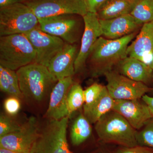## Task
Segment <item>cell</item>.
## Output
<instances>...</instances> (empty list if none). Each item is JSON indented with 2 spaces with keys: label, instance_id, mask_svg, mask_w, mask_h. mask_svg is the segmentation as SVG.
Wrapping results in <instances>:
<instances>
[{
  "label": "cell",
  "instance_id": "6da1fadb",
  "mask_svg": "<svg viewBox=\"0 0 153 153\" xmlns=\"http://www.w3.org/2000/svg\"><path fill=\"white\" fill-rule=\"evenodd\" d=\"M136 32L119 39L111 40L100 37L95 42L87 62L91 76L97 77L113 70L127 55V49Z\"/></svg>",
  "mask_w": 153,
  "mask_h": 153
},
{
  "label": "cell",
  "instance_id": "7a4b0ae2",
  "mask_svg": "<svg viewBox=\"0 0 153 153\" xmlns=\"http://www.w3.org/2000/svg\"><path fill=\"white\" fill-rule=\"evenodd\" d=\"M16 72L23 99L35 104L44 102L50 96L58 81L47 67L36 63L22 67Z\"/></svg>",
  "mask_w": 153,
  "mask_h": 153
},
{
  "label": "cell",
  "instance_id": "3957f363",
  "mask_svg": "<svg viewBox=\"0 0 153 153\" xmlns=\"http://www.w3.org/2000/svg\"><path fill=\"white\" fill-rule=\"evenodd\" d=\"M95 129L102 142L116 144L124 147L138 145L137 131L121 115L113 110L97 122Z\"/></svg>",
  "mask_w": 153,
  "mask_h": 153
},
{
  "label": "cell",
  "instance_id": "277c9868",
  "mask_svg": "<svg viewBox=\"0 0 153 153\" xmlns=\"http://www.w3.org/2000/svg\"><path fill=\"white\" fill-rule=\"evenodd\" d=\"M36 51L25 34L0 37V65L17 71L36 63Z\"/></svg>",
  "mask_w": 153,
  "mask_h": 153
},
{
  "label": "cell",
  "instance_id": "5b68a950",
  "mask_svg": "<svg viewBox=\"0 0 153 153\" xmlns=\"http://www.w3.org/2000/svg\"><path fill=\"white\" fill-rule=\"evenodd\" d=\"M69 117L48 119L40 126L30 153H72L68 146L67 129Z\"/></svg>",
  "mask_w": 153,
  "mask_h": 153
},
{
  "label": "cell",
  "instance_id": "8992f818",
  "mask_svg": "<svg viewBox=\"0 0 153 153\" xmlns=\"http://www.w3.org/2000/svg\"><path fill=\"white\" fill-rule=\"evenodd\" d=\"M39 27V20L23 3L0 8V36L26 34Z\"/></svg>",
  "mask_w": 153,
  "mask_h": 153
},
{
  "label": "cell",
  "instance_id": "52a82bcc",
  "mask_svg": "<svg viewBox=\"0 0 153 153\" xmlns=\"http://www.w3.org/2000/svg\"><path fill=\"white\" fill-rule=\"evenodd\" d=\"M23 3L38 19L65 14L82 17L88 12L85 0H26Z\"/></svg>",
  "mask_w": 153,
  "mask_h": 153
},
{
  "label": "cell",
  "instance_id": "ba28073f",
  "mask_svg": "<svg viewBox=\"0 0 153 153\" xmlns=\"http://www.w3.org/2000/svg\"><path fill=\"white\" fill-rule=\"evenodd\" d=\"M76 16L65 14L39 19V28L67 44H76L80 37L81 24Z\"/></svg>",
  "mask_w": 153,
  "mask_h": 153
},
{
  "label": "cell",
  "instance_id": "9c48e42d",
  "mask_svg": "<svg viewBox=\"0 0 153 153\" xmlns=\"http://www.w3.org/2000/svg\"><path fill=\"white\" fill-rule=\"evenodd\" d=\"M110 95L114 100H140L153 90L143 82H137L111 70L105 74Z\"/></svg>",
  "mask_w": 153,
  "mask_h": 153
},
{
  "label": "cell",
  "instance_id": "30bf717a",
  "mask_svg": "<svg viewBox=\"0 0 153 153\" xmlns=\"http://www.w3.org/2000/svg\"><path fill=\"white\" fill-rule=\"evenodd\" d=\"M25 35L36 51V63L46 67L66 43L61 38L45 33L39 27Z\"/></svg>",
  "mask_w": 153,
  "mask_h": 153
},
{
  "label": "cell",
  "instance_id": "8fae6325",
  "mask_svg": "<svg viewBox=\"0 0 153 153\" xmlns=\"http://www.w3.org/2000/svg\"><path fill=\"white\" fill-rule=\"evenodd\" d=\"M40 127L38 119L31 117L25 121L20 130L0 137V147L21 153H30Z\"/></svg>",
  "mask_w": 153,
  "mask_h": 153
},
{
  "label": "cell",
  "instance_id": "7c38bea8",
  "mask_svg": "<svg viewBox=\"0 0 153 153\" xmlns=\"http://www.w3.org/2000/svg\"><path fill=\"white\" fill-rule=\"evenodd\" d=\"M82 19L84 30L80 49L74 63L75 74L80 73L84 70L92 47L97 39L102 36L100 22L96 13L88 12Z\"/></svg>",
  "mask_w": 153,
  "mask_h": 153
},
{
  "label": "cell",
  "instance_id": "4fadbf2b",
  "mask_svg": "<svg viewBox=\"0 0 153 153\" xmlns=\"http://www.w3.org/2000/svg\"><path fill=\"white\" fill-rule=\"evenodd\" d=\"M112 110L121 115L136 130L143 128L152 118L149 107L140 100H114Z\"/></svg>",
  "mask_w": 153,
  "mask_h": 153
},
{
  "label": "cell",
  "instance_id": "5bb4252c",
  "mask_svg": "<svg viewBox=\"0 0 153 153\" xmlns=\"http://www.w3.org/2000/svg\"><path fill=\"white\" fill-rule=\"evenodd\" d=\"M73 82V76L58 80L50 94L49 105L45 114L48 119L60 120L68 117L67 97Z\"/></svg>",
  "mask_w": 153,
  "mask_h": 153
},
{
  "label": "cell",
  "instance_id": "9a60e30c",
  "mask_svg": "<svg viewBox=\"0 0 153 153\" xmlns=\"http://www.w3.org/2000/svg\"><path fill=\"white\" fill-rule=\"evenodd\" d=\"M78 52L76 44L66 43L50 61L47 68L58 80L73 76L75 74L74 63Z\"/></svg>",
  "mask_w": 153,
  "mask_h": 153
},
{
  "label": "cell",
  "instance_id": "2e32d148",
  "mask_svg": "<svg viewBox=\"0 0 153 153\" xmlns=\"http://www.w3.org/2000/svg\"><path fill=\"white\" fill-rule=\"evenodd\" d=\"M100 22L102 31V36L111 40L128 36L135 32L142 26L130 14L108 20H100Z\"/></svg>",
  "mask_w": 153,
  "mask_h": 153
},
{
  "label": "cell",
  "instance_id": "e0dca14e",
  "mask_svg": "<svg viewBox=\"0 0 153 153\" xmlns=\"http://www.w3.org/2000/svg\"><path fill=\"white\" fill-rule=\"evenodd\" d=\"M127 55L128 57L137 58L146 64L148 57H152V59L153 22L142 25L135 40L128 47Z\"/></svg>",
  "mask_w": 153,
  "mask_h": 153
},
{
  "label": "cell",
  "instance_id": "ac0fdd59",
  "mask_svg": "<svg viewBox=\"0 0 153 153\" xmlns=\"http://www.w3.org/2000/svg\"><path fill=\"white\" fill-rule=\"evenodd\" d=\"M116 66L119 73L134 81L147 85L153 81V71L150 66L137 58L127 56Z\"/></svg>",
  "mask_w": 153,
  "mask_h": 153
},
{
  "label": "cell",
  "instance_id": "d6986e66",
  "mask_svg": "<svg viewBox=\"0 0 153 153\" xmlns=\"http://www.w3.org/2000/svg\"><path fill=\"white\" fill-rule=\"evenodd\" d=\"M114 100L111 96L106 86L102 92L92 104L83 106V113L91 124L96 123L100 119L112 110Z\"/></svg>",
  "mask_w": 153,
  "mask_h": 153
},
{
  "label": "cell",
  "instance_id": "ffe728a7",
  "mask_svg": "<svg viewBox=\"0 0 153 153\" xmlns=\"http://www.w3.org/2000/svg\"><path fill=\"white\" fill-rule=\"evenodd\" d=\"M136 0H107L97 12L100 20H108L130 14Z\"/></svg>",
  "mask_w": 153,
  "mask_h": 153
},
{
  "label": "cell",
  "instance_id": "44dd1931",
  "mask_svg": "<svg viewBox=\"0 0 153 153\" xmlns=\"http://www.w3.org/2000/svg\"><path fill=\"white\" fill-rule=\"evenodd\" d=\"M91 123L83 113H80L75 117L70 128V139L71 144L78 146L85 142L92 133Z\"/></svg>",
  "mask_w": 153,
  "mask_h": 153
},
{
  "label": "cell",
  "instance_id": "7402d4cb",
  "mask_svg": "<svg viewBox=\"0 0 153 153\" xmlns=\"http://www.w3.org/2000/svg\"><path fill=\"white\" fill-rule=\"evenodd\" d=\"M0 89L10 96L23 99L16 71L0 65Z\"/></svg>",
  "mask_w": 153,
  "mask_h": 153
},
{
  "label": "cell",
  "instance_id": "603a6c76",
  "mask_svg": "<svg viewBox=\"0 0 153 153\" xmlns=\"http://www.w3.org/2000/svg\"><path fill=\"white\" fill-rule=\"evenodd\" d=\"M130 15L141 26L153 22V0H136Z\"/></svg>",
  "mask_w": 153,
  "mask_h": 153
},
{
  "label": "cell",
  "instance_id": "cb8c5ba5",
  "mask_svg": "<svg viewBox=\"0 0 153 153\" xmlns=\"http://www.w3.org/2000/svg\"><path fill=\"white\" fill-rule=\"evenodd\" d=\"M84 103V90L79 83L73 82L67 97V107L69 118L74 112L83 106Z\"/></svg>",
  "mask_w": 153,
  "mask_h": 153
},
{
  "label": "cell",
  "instance_id": "d4e9b609",
  "mask_svg": "<svg viewBox=\"0 0 153 153\" xmlns=\"http://www.w3.org/2000/svg\"><path fill=\"white\" fill-rule=\"evenodd\" d=\"M25 121L20 122L15 116L1 113L0 115V137L20 130Z\"/></svg>",
  "mask_w": 153,
  "mask_h": 153
},
{
  "label": "cell",
  "instance_id": "484cf974",
  "mask_svg": "<svg viewBox=\"0 0 153 153\" xmlns=\"http://www.w3.org/2000/svg\"><path fill=\"white\" fill-rule=\"evenodd\" d=\"M136 138L138 145L153 149V118L146 123L142 129L137 132Z\"/></svg>",
  "mask_w": 153,
  "mask_h": 153
},
{
  "label": "cell",
  "instance_id": "4316f807",
  "mask_svg": "<svg viewBox=\"0 0 153 153\" xmlns=\"http://www.w3.org/2000/svg\"><path fill=\"white\" fill-rule=\"evenodd\" d=\"M105 86L94 83L84 90L85 103L83 106H88L99 97Z\"/></svg>",
  "mask_w": 153,
  "mask_h": 153
},
{
  "label": "cell",
  "instance_id": "83f0119b",
  "mask_svg": "<svg viewBox=\"0 0 153 153\" xmlns=\"http://www.w3.org/2000/svg\"><path fill=\"white\" fill-rule=\"evenodd\" d=\"M4 107L6 113L12 116H16L21 109L20 99L10 96L4 100Z\"/></svg>",
  "mask_w": 153,
  "mask_h": 153
},
{
  "label": "cell",
  "instance_id": "f1b7e54d",
  "mask_svg": "<svg viewBox=\"0 0 153 153\" xmlns=\"http://www.w3.org/2000/svg\"><path fill=\"white\" fill-rule=\"evenodd\" d=\"M115 153H153V149L140 145L132 147H122L118 149Z\"/></svg>",
  "mask_w": 153,
  "mask_h": 153
},
{
  "label": "cell",
  "instance_id": "f546056e",
  "mask_svg": "<svg viewBox=\"0 0 153 153\" xmlns=\"http://www.w3.org/2000/svg\"><path fill=\"white\" fill-rule=\"evenodd\" d=\"M107 0H85L88 12L96 13L100 6Z\"/></svg>",
  "mask_w": 153,
  "mask_h": 153
},
{
  "label": "cell",
  "instance_id": "4dcf8cb0",
  "mask_svg": "<svg viewBox=\"0 0 153 153\" xmlns=\"http://www.w3.org/2000/svg\"><path fill=\"white\" fill-rule=\"evenodd\" d=\"M142 100L149 107L152 117L153 118V97L145 94L143 97Z\"/></svg>",
  "mask_w": 153,
  "mask_h": 153
},
{
  "label": "cell",
  "instance_id": "1f68e13d",
  "mask_svg": "<svg viewBox=\"0 0 153 153\" xmlns=\"http://www.w3.org/2000/svg\"><path fill=\"white\" fill-rule=\"evenodd\" d=\"M26 0H0V8L17 3H24Z\"/></svg>",
  "mask_w": 153,
  "mask_h": 153
},
{
  "label": "cell",
  "instance_id": "d6a6232c",
  "mask_svg": "<svg viewBox=\"0 0 153 153\" xmlns=\"http://www.w3.org/2000/svg\"><path fill=\"white\" fill-rule=\"evenodd\" d=\"M0 153H21L5 148L0 147Z\"/></svg>",
  "mask_w": 153,
  "mask_h": 153
},
{
  "label": "cell",
  "instance_id": "836d02e7",
  "mask_svg": "<svg viewBox=\"0 0 153 153\" xmlns=\"http://www.w3.org/2000/svg\"><path fill=\"white\" fill-rule=\"evenodd\" d=\"M91 153H114L110 151L107 150L103 149H100L97 150L94 152H93Z\"/></svg>",
  "mask_w": 153,
  "mask_h": 153
},
{
  "label": "cell",
  "instance_id": "e575fe53",
  "mask_svg": "<svg viewBox=\"0 0 153 153\" xmlns=\"http://www.w3.org/2000/svg\"><path fill=\"white\" fill-rule=\"evenodd\" d=\"M150 66L151 68H152V71H153V56L152 57V61H151L150 65Z\"/></svg>",
  "mask_w": 153,
  "mask_h": 153
}]
</instances>
